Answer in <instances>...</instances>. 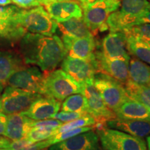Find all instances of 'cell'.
Here are the masks:
<instances>
[{"label":"cell","mask_w":150,"mask_h":150,"mask_svg":"<svg viewBox=\"0 0 150 150\" xmlns=\"http://www.w3.org/2000/svg\"><path fill=\"white\" fill-rule=\"evenodd\" d=\"M93 129H94L93 126L80 127V128L71 129V130L65 131V132L54 135V136L49 138L48 139H47V141L50 146H51L52 145H54V144L57 143V142L67 140L68 139V138H72L73 136H76V135L81 134V133L86 132V131L93 130Z\"/></svg>","instance_id":"cell-28"},{"label":"cell","mask_w":150,"mask_h":150,"mask_svg":"<svg viewBox=\"0 0 150 150\" xmlns=\"http://www.w3.org/2000/svg\"><path fill=\"white\" fill-rule=\"evenodd\" d=\"M11 1L19 8L24 9H29L40 6L39 0H11Z\"/></svg>","instance_id":"cell-33"},{"label":"cell","mask_w":150,"mask_h":150,"mask_svg":"<svg viewBox=\"0 0 150 150\" xmlns=\"http://www.w3.org/2000/svg\"><path fill=\"white\" fill-rule=\"evenodd\" d=\"M30 145L31 144L24 138L20 140H13V141H11V143L8 148L10 149V150H20Z\"/></svg>","instance_id":"cell-34"},{"label":"cell","mask_w":150,"mask_h":150,"mask_svg":"<svg viewBox=\"0 0 150 150\" xmlns=\"http://www.w3.org/2000/svg\"><path fill=\"white\" fill-rule=\"evenodd\" d=\"M97 134L104 150H148L142 138L123 131L106 127Z\"/></svg>","instance_id":"cell-7"},{"label":"cell","mask_w":150,"mask_h":150,"mask_svg":"<svg viewBox=\"0 0 150 150\" xmlns=\"http://www.w3.org/2000/svg\"><path fill=\"white\" fill-rule=\"evenodd\" d=\"M0 150H10V149L9 148H1Z\"/></svg>","instance_id":"cell-45"},{"label":"cell","mask_w":150,"mask_h":150,"mask_svg":"<svg viewBox=\"0 0 150 150\" xmlns=\"http://www.w3.org/2000/svg\"><path fill=\"white\" fill-rule=\"evenodd\" d=\"M18 22L28 32L51 36L57 29V22L54 20L42 6L29 9H20Z\"/></svg>","instance_id":"cell-3"},{"label":"cell","mask_w":150,"mask_h":150,"mask_svg":"<svg viewBox=\"0 0 150 150\" xmlns=\"http://www.w3.org/2000/svg\"><path fill=\"white\" fill-rule=\"evenodd\" d=\"M56 1V0H39L41 6H45V5L48 4L53 2V1Z\"/></svg>","instance_id":"cell-41"},{"label":"cell","mask_w":150,"mask_h":150,"mask_svg":"<svg viewBox=\"0 0 150 150\" xmlns=\"http://www.w3.org/2000/svg\"><path fill=\"white\" fill-rule=\"evenodd\" d=\"M54 131L55 130H43V129L32 128L28 133L25 138L31 145L35 142L48 139L49 138L54 136Z\"/></svg>","instance_id":"cell-29"},{"label":"cell","mask_w":150,"mask_h":150,"mask_svg":"<svg viewBox=\"0 0 150 150\" xmlns=\"http://www.w3.org/2000/svg\"><path fill=\"white\" fill-rule=\"evenodd\" d=\"M20 52L26 64L36 65L45 74L55 70L67 56L63 41L58 35L29 32L20 40Z\"/></svg>","instance_id":"cell-1"},{"label":"cell","mask_w":150,"mask_h":150,"mask_svg":"<svg viewBox=\"0 0 150 150\" xmlns=\"http://www.w3.org/2000/svg\"><path fill=\"white\" fill-rule=\"evenodd\" d=\"M99 136L91 130L54 144L49 150H99Z\"/></svg>","instance_id":"cell-15"},{"label":"cell","mask_w":150,"mask_h":150,"mask_svg":"<svg viewBox=\"0 0 150 150\" xmlns=\"http://www.w3.org/2000/svg\"><path fill=\"white\" fill-rule=\"evenodd\" d=\"M12 3L11 0H0V6H5L10 5Z\"/></svg>","instance_id":"cell-40"},{"label":"cell","mask_w":150,"mask_h":150,"mask_svg":"<svg viewBox=\"0 0 150 150\" xmlns=\"http://www.w3.org/2000/svg\"><path fill=\"white\" fill-rule=\"evenodd\" d=\"M106 125L108 128L123 131L139 138L150 135V120H125L116 117L108 120Z\"/></svg>","instance_id":"cell-18"},{"label":"cell","mask_w":150,"mask_h":150,"mask_svg":"<svg viewBox=\"0 0 150 150\" xmlns=\"http://www.w3.org/2000/svg\"><path fill=\"white\" fill-rule=\"evenodd\" d=\"M81 93L87 99L88 113L93 116L95 123H106L108 120L117 117L115 112L110 109L103 101L94 86L93 82L84 84Z\"/></svg>","instance_id":"cell-10"},{"label":"cell","mask_w":150,"mask_h":150,"mask_svg":"<svg viewBox=\"0 0 150 150\" xmlns=\"http://www.w3.org/2000/svg\"><path fill=\"white\" fill-rule=\"evenodd\" d=\"M63 122L55 119H46L42 120H33L31 127L32 128L43 129V130H56Z\"/></svg>","instance_id":"cell-31"},{"label":"cell","mask_w":150,"mask_h":150,"mask_svg":"<svg viewBox=\"0 0 150 150\" xmlns=\"http://www.w3.org/2000/svg\"><path fill=\"white\" fill-rule=\"evenodd\" d=\"M57 29L63 35L76 38L94 36L82 18H73L66 21L57 22Z\"/></svg>","instance_id":"cell-21"},{"label":"cell","mask_w":150,"mask_h":150,"mask_svg":"<svg viewBox=\"0 0 150 150\" xmlns=\"http://www.w3.org/2000/svg\"><path fill=\"white\" fill-rule=\"evenodd\" d=\"M101 53L110 59H131L127 45V35L124 31L110 32L106 35L101 43Z\"/></svg>","instance_id":"cell-13"},{"label":"cell","mask_w":150,"mask_h":150,"mask_svg":"<svg viewBox=\"0 0 150 150\" xmlns=\"http://www.w3.org/2000/svg\"><path fill=\"white\" fill-rule=\"evenodd\" d=\"M82 86L63 70H54L45 74L43 95L63 101L71 95L81 93Z\"/></svg>","instance_id":"cell-2"},{"label":"cell","mask_w":150,"mask_h":150,"mask_svg":"<svg viewBox=\"0 0 150 150\" xmlns=\"http://www.w3.org/2000/svg\"><path fill=\"white\" fill-rule=\"evenodd\" d=\"M61 108L63 111L88 113V105L84 95L81 93H76L65 98Z\"/></svg>","instance_id":"cell-26"},{"label":"cell","mask_w":150,"mask_h":150,"mask_svg":"<svg viewBox=\"0 0 150 150\" xmlns=\"http://www.w3.org/2000/svg\"><path fill=\"white\" fill-rule=\"evenodd\" d=\"M61 40L67 51V56L86 61L95 59L97 45L94 36L76 38L62 35Z\"/></svg>","instance_id":"cell-14"},{"label":"cell","mask_w":150,"mask_h":150,"mask_svg":"<svg viewBox=\"0 0 150 150\" xmlns=\"http://www.w3.org/2000/svg\"><path fill=\"white\" fill-rule=\"evenodd\" d=\"M77 1L80 4L82 9H83L93 5V4L96 3L99 0H77Z\"/></svg>","instance_id":"cell-39"},{"label":"cell","mask_w":150,"mask_h":150,"mask_svg":"<svg viewBox=\"0 0 150 150\" xmlns=\"http://www.w3.org/2000/svg\"><path fill=\"white\" fill-rule=\"evenodd\" d=\"M49 147H50V145H49L47 140H42V141L31 144V145H28L27 147L22 148V149L20 150H42L47 149Z\"/></svg>","instance_id":"cell-35"},{"label":"cell","mask_w":150,"mask_h":150,"mask_svg":"<svg viewBox=\"0 0 150 150\" xmlns=\"http://www.w3.org/2000/svg\"><path fill=\"white\" fill-rule=\"evenodd\" d=\"M137 37V36H136ZM140 39H142L144 42H145L150 47V38H145V37H139Z\"/></svg>","instance_id":"cell-42"},{"label":"cell","mask_w":150,"mask_h":150,"mask_svg":"<svg viewBox=\"0 0 150 150\" xmlns=\"http://www.w3.org/2000/svg\"><path fill=\"white\" fill-rule=\"evenodd\" d=\"M2 89H3V86L0 83V107H1V91H2Z\"/></svg>","instance_id":"cell-44"},{"label":"cell","mask_w":150,"mask_h":150,"mask_svg":"<svg viewBox=\"0 0 150 150\" xmlns=\"http://www.w3.org/2000/svg\"><path fill=\"white\" fill-rule=\"evenodd\" d=\"M95 63L97 73H104L122 84L129 80V61L125 59H110L105 57L100 51H95Z\"/></svg>","instance_id":"cell-12"},{"label":"cell","mask_w":150,"mask_h":150,"mask_svg":"<svg viewBox=\"0 0 150 150\" xmlns=\"http://www.w3.org/2000/svg\"><path fill=\"white\" fill-rule=\"evenodd\" d=\"M150 24V11L140 15L138 20V24Z\"/></svg>","instance_id":"cell-37"},{"label":"cell","mask_w":150,"mask_h":150,"mask_svg":"<svg viewBox=\"0 0 150 150\" xmlns=\"http://www.w3.org/2000/svg\"><path fill=\"white\" fill-rule=\"evenodd\" d=\"M120 4V0H99L83 9L82 18L93 35L107 31L106 20L110 13L119 8Z\"/></svg>","instance_id":"cell-5"},{"label":"cell","mask_w":150,"mask_h":150,"mask_svg":"<svg viewBox=\"0 0 150 150\" xmlns=\"http://www.w3.org/2000/svg\"><path fill=\"white\" fill-rule=\"evenodd\" d=\"M42 150H46V149H42Z\"/></svg>","instance_id":"cell-46"},{"label":"cell","mask_w":150,"mask_h":150,"mask_svg":"<svg viewBox=\"0 0 150 150\" xmlns=\"http://www.w3.org/2000/svg\"><path fill=\"white\" fill-rule=\"evenodd\" d=\"M12 140L8 139L6 137H3L0 136V149L1 148H8Z\"/></svg>","instance_id":"cell-38"},{"label":"cell","mask_w":150,"mask_h":150,"mask_svg":"<svg viewBox=\"0 0 150 150\" xmlns=\"http://www.w3.org/2000/svg\"><path fill=\"white\" fill-rule=\"evenodd\" d=\"M95 124V120L93 116L87 113L82 117L75 119L74 120L63 123L59 127H58L54 131V135L65 132V131L71 130L76 128L84 127L93 126Z\"/></svg>","instance_id":"cell-27"},{"label":"cell","mask_w":150,"mask_h":150,"mask_svg":"<svg viewBox=\"0 0 150 150\" xmlns=\"http://www.w3.org/2000/svg\"><path fill=\"white\" fill-rule=\"evenodd\" d=\"M129 80L137 84L150 86V65L136 57L131 58L129 63Z\"/></svg>","instance_id":"cell-23"},{"label":"cell","mask_w":150,"mask_h":150,"mask_svg":"<svg viewBox=\"0 0 150 150\" xmlns=\"http://www.w3.org/2000/svg\"><path fill=\"white\" fill-rule=\"evenodd\" d=\"M149 87H150V86H149Z\"/></svg>","instance_id":"cell-47"},{"label":"cell","mask_w":150,"mask_h":150,"mask_svg":"<svg viewBox=\"0 0 150 150\" xmlns=\"http://www.w3.org/2000/svg\"><path fill=\"white\" fill-rule=\"evenodd\" d=\"M61 106L60 101L43 95L35 100L29 108L22 113L33 120H42L52 118L59 111Z\"/></svg>","instance_id":"cell-17"},{"label":"cell","mask_w":150,"mask_h":150,"mask_svg":"<svg viewBox=\"0 0 150 150\" xmlns=\"http://www.w3.org/2000/svg\"><path fill=\"white\" fill-rule=\"evenodd\" d=\"M7 123V115L0 112V135L4 136Z\"/></svg>","instance_id":"cell-36"},{"label":"cell","mask_w":150,"mask_h":150,"mask_svg":"<svg viewBox=\"0 0 150 150\" xmlns=\"http://www.w3.org/2000/svg\"><path fill=\"white\" fill-rule=\"evenodd\" d=\"M23 59L15 53L0 51V83L3 87L13 72L23 66Z\"/></svg>","instance_id":"cell-22"},{"label":"cell","mask_w":150,"mask_h":150,"mask_svg":"<svg viewBox=\"0 0 150 150\" xmlns=\"http://www.w3.org/2000/svg\"><path fill=\"white\" fill-rule=\"evenodd\" d=\"M93 84L106 106L113 111L129 99L122 84L104 73L95 74Z\"/></svg>","instance_id":"cell-6"},{"label":"cell","mask_w":150,"mask_h":150,"mask_svg":"<svg viewBox=\"0 0 150 150\" xmlns=\"http://www.w3.org/2000/svg\"><path fill=\"white\" fill-rule=\"evenodd\" d=\"M44 79L45 74L37 67L23 65L13 72L6 84L11 87L43 95Z\"/></svg>","instance_id":"cell-9"},{"label":"cell","mask_w":150,"mask_h":150,"mask_svg":"<svg viewBox=\"0 0 150 150\" xmlns=\"http://www.w3.org/2000/svg\"><path fill=\"white\" fill-rule=\"evenodd\" d=\"M123 86L129 98L145 105L150 110V87L139 85L130 80Z\"/></svg>","instance_id":"cell-25"},{"label":"cell","mask_w":150,"mask_h":150,"mask_svg":"<svg viewBox=\"0 0 150 150\" xmlns=\"http://www.w3.org/2000/svg\"><path fill=\"white\" fill-rule=\"evenodd\" d=\"M61 70L74 79L81 86L93 82L97 73L95 61H86L66 56L61 62Z\"/></svg>","instance_id":"cell-11"},{"label":"cell","mask_w":150,"mask_h":150,"mask_svg":"<svg viewBox=\"0 0 150 150\" xmlns=\"http://www.w3.org/2000/svg\"><path fill=\"white\" fill-rule=\"evenodd\" d=\"M127 50L130 55L150 65V47L139 37L127 35Z\"/></svg>","instance_id":"cell-24"},{"label":"cell","mask_w":150,"mask_h":150,"mask_svg":"<svg viewBox=\"0 0 150 150\" xmlns=\"http://www.w3.org/2000/svg\"><path fill=\"white\" fill-rule=\"evenodd\" d=\"M45 8L50 17L57 22L83 16V9L77 0H56L45 5Z\"/></svg>","instance_id":"cell-16"},{"label":"cell","mask_w":150,"mask_h":150,"mask_svg":"<svg viewBox=\"0 0 150 150\" xmlns=\"http://www.w3.org/2000/svg\"><path fill=\"white\" fill-rule=\"evenodd\" d=\"M87 113H82V112H69V111H63L62 110L61 112H56V114L52 116V119L58 120L61 121L62 122H67L75 119H77L79 117H82Z\"/></svg>","instance_id":"cell-32"},{"label":"cell","mask_w":150,"mask_h":150,"mask_svg":"<svg viewBox=\"0 0 150 150\" xmlns=\"http://www.w3.org/2000/svg\"><path fill=\"white\" fill-rule=\"evenodd\" d=\"M117 118L125 120H150V110L145 105L129 98L115 110Z\"/></svg>","instance_id":"cell-20"},{"label":"cell","mask_w":150,"mask_h":150,"mask_svg":"<svg viewBox=\"0 0 150 150\" xmlns=\"http://www.w3.org/2000/svg\"><path fill=\"white\" fill-rule=\"evenodd\" d=\"M20 9L16 5L0 6V47L13 45L27 33L18 22Z\"/></svg>","instance_id":"cell-4"},{"label":"cell","mask_w":150,"mask_h":150,"mask_svg":"<svg viewBox=\"0 0 150 150\" xmlns=\"http://www.w3.org/2000/svg\"><path fill=\"white\" fill-rule=\"evenodd\" d=\"M147 142L148 150H150V136H149L147 138Z\"/></svg>","instance_id":"cell-43"},{"label":"cell","mask_w":150,"mask_h":150,"mask_svg":"<svg viewBox=\"0 0 150 150\" xmlns=\"http://www.w3.org/2000/svg\"><path fill=\"white\" fill-rule=\"evenodd\" d=\"M126 35L150 38V24H140L128 28L124 31Z\"/></svg>","instance_id":"cell-30"},{"label":"cell","mask_w":150,"mask_h":150,"mask_svg":"<svg viewBox=\"0 0 150 150\" xmlns=\"http://www.w3.org/2000/svg\"><path fill=\"white\" fill-rule=\"evenodd\" d=\"M33 121V120L30 119L22 112L7 115L4 136L12 141L24 138L32 129Z\"/></svg>","instance_id":"cell-19"},{"label":"cell","mask_w":150,"mask_h":150,"mask_svg":"<svg viewBox=\"0 0 150 150\" xmlns=\"http://www.w3.org/2000/svg\"><path fill=\"white\" fill-rule=\"evenodd\" d=\"M43 96L39 93L8 86L1 95L0 112L6 115L21 113L27 110L31 104Z\"/></svg>","instance_id":"cell-8"}]
</instances>
